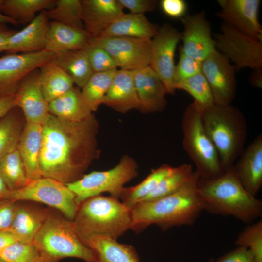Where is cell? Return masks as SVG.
<instances>
[{
    "label": "cell",
    "instance_id": "16",
    "mask_svg": "<svg viewBox=\"0 0 262 262\" xmlns=\"http://www.w3.org/2000/svg\"><path fill=\"white\" fill-rule=\"evenodd\" d=\"M221 10L216 15L224 23L249 37L262 41L258 20L260 0H218Z\"/></svg>",
    "mask_w": 262,
    "mask_h": 262
},
{
    "label": "cell",
    "instance_id": "7",
    "mask_svg": "<svg viewBox=\"0 0 262 262\" xmlns=\"http://www.w3.org/2000/svg\"><path fill=\"white\" fill-rule=\"evenodd\" d=\"M202 109L195 102L185 109L182 121L183 147L194 163L200 179L210 180L224 171L218 152L204 128Z\"/></svg>",
    "mask_w": 262,
    "mask_h": 262
},
{
    "label": "cell",
    "instance_id": "5",
    "mask_svg": "<svg viewBox=\"0 0 262 262\" xmlns=\"http://www.w3.org/2000/svg\"><path fill=\"white\" fill-rule=\"evenodd\" d=\"M204 128L215 146L224 171L232 167L244 149L247 126L236 107L213 103L202 110Z\"/></svg>",
    "mask_w": 262,
    "mask_h": 262
},
{
    "label": "cell",
    "instance_id": "51",
    "mask_svg": "<svg viewBox=\"0 0 262 262\" xmlns=\"http://www.w3.org/2000/svg\"><path fill=\"white\" fill-rule=\"evenodd\" d=\"M11 190L0 175V200L5 199Z\"/></svg>",
    "mask_w": 262,
    "mask_h": 262
},
{
    "label": "cell",
    "instance_id": "49",
    "mask_svg": "<svg viewBox=\"0 0 262 262\" xmlns=\"http://www.w3.org/2000/svg\"><path fill=\"white\" fill-rule=\"evenodd\" d=\"M6 24L0 22V53L4 51V47L7 40L17 31L10 29Z\"/></svg>",
    "mask_w": 262,
    "mask_h": 262
},
{
    "label": "cell",
    "instance_id": "25",
    "mask_svg": "<svg viewBox=\"0 0 262 262\" xmlns=\"http://www.w3.org/2000/svg\"><path fill=\"white\" fill-rule=\"evenodd\" d=\"M159 28L144 14H124L111 24L100 36L129 37L151 39Z\"/></svg>",
    "mask_w": 262,
    "mask_h": 262
},
{
    "label": "cell",
    "instance_id": "28",
    "mask_svg": "<svg viewBox=\"0 0 262 262\" xmlns=\"http://www.w3.org/2000/svg\"><path fill=\"white\" fill-rule=\"evenodd\" d=\"M48 108L50 114L71 122L82 121L92 114L78 87H73L49 103Z\"/></svg>",
    "mask_w": 262,
    "mask_h": 262
},
{
    "label": "cell",
    "instance_id": "11",
    "mask_svg": "<svg viewBox=\"0 0 262 262\" xmlns=\"http://www.w3.org/2000/svg\"><path fill=\"white\" fill-rule=\"evenodd\" d=\"M90 41L106 50L120 69L134 71L150 65L151 39L99 36Z\"/></svg>",
    "mask_w": 262,
    "mask_h": 262
},
{
    "label": "cell",
    "instance_id": "15",
    "mask_svg": "<svg viewBox=\"0 0 262 262\" xmlns=\"http://www.w3.org/2000/svg\"><path fill=\"white\" fill-rule=\"evenodd\" d=\"M180 21L184 30L181 33L182 46L180 49L188 56L202 62L216 50L205 13L186 15Z\"/></svg>",
    "mask_w": 262,
    "mask_h": 262
},
{
    "label": "cell",
    "instance_id": "18",
    "mask_svg": "<svg viewBox=\"0 0 262 262\" xmlns=\"http://www.w3.org/2000/svg\"><path fill=\"white\" fill-rule=\"evenodd\" d=\"M81 2L84 29L91 38L100 36L124 14L118 0H81Z\"/></svg>",
    "mask_w": 262,
    "mask_h": 262
},
{
    "label": "cell",
    "instance_id": "27",
    "mask_svg": "<svg viewBox=\"0 0 262 262\" xmlns=\"http://www.w3.org/2000/svg\"><path fill=\"white\" fill-rule=\"evenodd\" d=\"M48 210L17 204L10 230L18 241L33 243L47 218Z\"/></svg>",
    "mask_w": 262,
    "mask_h": 262
},
{
    "label": "cell",
    "instance_id": "39",
    "mask_svg": "<svg viewBox=\"0 0 262 262\" xmlns=\"http://www.w3.org/2000/svg\"><path fill=\"white\" fill-rule=\"evenodd\" d=\"M1 262H45L33 243L16 241L6 248L0 255Z\"/></svg>",
    "mask_w": 262,
    "mask_h": 262
},
{
    "label": "cell",
    "instance_id": "30",
    "mask_svg": "<svg viewBox=\"0 0 262 262\" xmlns=\"http://www.w3.org/2000/svg\"><path fill=\"white\" fill-rule=\"evenodd\" d=\"M55 0H0V13L18 24L27 25L36 16V14L52 8Z\"/></svg>",
    "mask_w": 262,
    "mask_h": 262
},
{
    "label": "cell",
    "instance_id": "2",
    "mask_svg": "<svg viewBox=\"0 0 262 262\" xmlns=\"http://www.w3.org/2000/svg\"><path fill=\"white\" fill-rule=\"evenodd\" d=\"M199 179L194 171L190 179L175 192L138 203L131 209V229L140 232L154 224L164 231L174 227L193 225L204 210L197 190Z\"/></svg>",
    "mask_w": 262,
    "mask_h": 262
},
{
    "label": "cell",
    "instance_id": "3",
    "mask_svg": "<svg viewBox=\"0 0 262 262\" xmlns=\"http://www.w3.org/2000/svg\"><path fill=\"white\" fill-rule=\"evenodd\" d=\"M197 190L204 210L211 213L232 216L248 224L262 215V201L245 189L233 166L214 178L199 179Z\"/></svg>",
    "mask_w": 262,
    "mask_h": 262
},
{
    "label": "cell",
    "instance_id": "54",
    "mask_svg": "<svg viewBox=\"0 0 262 262\" xmlns=\"http://www.w3.org/2000/svg\"><path fill=\"white\" fill-rule=\"evenodd\" d=\"M60 262V261H59V262Z\"/></svg>",
    "mask_w": 262,
    "mask_h": 262
},
{
    "label": "cell",
    "instance_id": "26",
    "mask_svg": "<svg viewBox=\"0 0 262 262\" xmlns=\"http://www.w3.org/2000/svg\"><path fill=\"white\" fill-rule=\"evenodd\" d=\"M84 242L93 251L98 262H141L135 248L131 245L99 235L91 237Z\"/></svg>",
    "mask_w": 262,
    "mask_h": 262
},
{
    "label": "cell",
    "instance_id": "10",
    "mask_svg": "<svg viewBox=\"0 0 262 262\" xmlns=\"http://www.w3.org/2000/svg\"><path fill=\"white\" fill-rule=\"evenodd\" d=\"M216 48L234 64L235 69L262 68V41L254 39L223 23L215 36Z\"/></svg>",
    "mask_w": 262,
    "mask_h": 262
},
{
    "label": "cell",
    "instance_id": "14",
    "mask_svg": "<svg viewBox=\"0 0 262 262\" xmlns=\"http://www.w3.org/2000/svg\"><path fill=\"white\" fill-rule=\"evenodd\" d=\"M235 67L229 59L216 50L201 62V72L210 86L214 102L229 105L236 89Z\"/></svg>",
    "mask_w": 262,
    "mask_h": 262
},
{
    "label": "cell",
    "instance_id": "21",
    "mask_svg": "<svg viewBox=\"0 0 262 262\" xmlns=\"http://www.w3.org/2000/svg\"><path fill=\"white\" fill-rule=\"evenodd\" d=\"M134 83L140 102L139 110L144 113L163 111L166 105L167 94L161 79L150 66L134 70Z\"/></svg>",
    "mask_w": 262,
    "mask_h": 262
},
{
    "label": "cell",
    "instance_id": "53",
    "mask_svg": "<svg viewBox=\"0 0 262 262\" xmlns=\"http://www.w3.org/2000/svg\"><path fill=\"white\" fill-rule=\"evenodd\" d=\"M208 262H214V260L213 258L210 259Z\"/></svg>",
    "mask_w": 262,
    "mask_h": 262
},
{
    "label": "cell",
    "instance_id": "37",
    "mask_svg": "<svg viewBox=\"0 0 262 262\" xmlns=\"http://www.w3.org/2000/svg\"><path fill=\"white\" fill-rule=\"evenodd\" d=\"M47 14L52 21L84 29L81 0H57Z\"/></svg>",
    "mask_w": 262,
    "mask_h": 262
},
{
    "label": "cell",
    "instance_id": "20",
    "mask_svg": "<svg viewBox=\"0 0 262 262\" xmlns=\"http://www.w3.org/2000/svg\"><path fill=\"white\" fill-rule=\"evenodd\" d=\"M49 23L47 11L40 12L32 22L8 39L4 51L6 54L24 53L45 50Z\"/></svg>",
    "mask_w": 262,
    "mask_h": 262
},
{
    "label": "cell",
    "instance_id": "35",
    "mask_svg": "<svg viewBox=\"0 0 262 262\" xmlns=\"http://www.w3.org/2000/svg\"><path fill=\"white\" fill-rule=\"evenodd\" d=\"M0 175L11 191L22 188L30 181L17 148L0 160Z\"/></svg>",
    "mask_w": 262,
    "mask_h": 262
},
{
    "label": "cell",
    "instance_id": "50",
    "mask_svg": "<svg viewBox=\"0 0 262 262\" xmlns=\"http://www.w3.org/2000/svg\"><path fill=\"white\" fill-rule=\"evenodd\" d=\"M250 82L252 86L255 88H262V69H255L250 78Z\"/></svg>",
    "mask_w": 262,
    "mask_h": 262
},
{
    "label": "cell",
    "instance_id": "45",
    "mask_svg": "<svg viewBox=\"0 0 262 262\" xmlns=\"http://www.w3.org/2000/svg\"><path fill=\"white\" fill-rule=\"evenodd\" d=\"M214 262H254V259L250 250L238 246L214 260Z\"/></svg>",
    "mask_w": 262,
    "mask_h": 262
},
{
    "label": "cell",
    "instance_id": "42",
    "mask_svg": "<svg viewBox=\"0 0 262 262\" xmlns=\"http://www.w3.org/2000/svg\"><path fill=\"white\" fill-rule=\"evenodd\" d=\"M200 72L201 62L188 56L180 49L179 60L174 69V86L180 82Z\"/></svg>",
    "mask_w": 262,
    "mask_h": 262
},
{
    "label": "cell",
    "instance_id": "52",
    "mask_svg": "<svg viewBox=\"0 0 262 262\" xmlns=\"http://www.w3.org/2000/svg\"><path fill=\"white\" fill-rule=\"evenodd\" d=\"M0 22L10 24L15 26L19 25L17 22L0 13Z\"/></svg>",
    "mask_w": 262,
    "mask_h": 262
},
{
    "label": "cell",
    "instance_id": "44",
    "mask_svg": "<svg viewBox=\"0 0 262 262\" xmlns=\"http://www.w3.org/2000/svg\"><path fill=\"white\" fill-rule=\"evenodd\" d=\"M160 7L167 16L173 18H181L185 15L188 6L183 0H162Z\"/></svg>",
    "mask_w": 262,
    "mask_h": 262
},
{
    "label": "cell",
    "instance_id": "17",
    "mask_svg": "<svg viewBox=\"0 0 262 262\" xmlns=\"http://www.w3.org/2000/svg\"><path fill=\"white\" fill-rule=\"evenodd\" d=\"M14 96L16 106L22 112L26 123L42 125L49 114V103L41 90L38 68L22 80Z\"/></svg>",
    "mask_w": 262,
    "mask_h": 262
},
{
    "label": "cell",
    "instance_id": "55",
    "mask_svg": "<svg viewBox=\"0 0 262 262\" xmlns=\"http://www.w3.org/2000/svg\"><path fill=\"white\" fill-rule=\"evenodd\" d=\"M0 262H1L0 261Z\"/></svg>",
    "mask_w": 262,
    "mask_h": 262
},
{
    "label": "cell",
    "instance_id": "4",
    "mask_svg": "<svg viewBox=\"0 0 262 262\" xmlns=\"http://www.w3.org/2000/svg\"><path fill=\"white\" fill-rule=\"evenodd\" d=\"M73 222L83 242L98 235L117 240L131 229L132 211L118 198L99 195L79 204Z\"/></svg>",
    "mask_w": 262,
    "mask_h": 262
},
{
    "label": "cell",
    "instance_id": "43",
    "mask_svg": "<svg viewBox=\"0 0 262 262\" xmlns=\"http://www.w3.org/2000/svg\"><path fill=\"white\" fill-rule=\"evenodd\" d=\"M17 206V202L11 199L0 200V230H10Z\"/></svg>",
    "mask_w": 262,
    "mask_h": 262
},
{
    "label": "cell",
    "instance_id": "38",
    "mask_svg": "<svg viewBox=\"0 0 262 262\" xmlns=\"http://www.w3.org/2000/svg\"><path fill=\"white\" fill-rule=\"evenodd\" d=\"M175 88L189 93L202 110L214 103L210 86L202 72L180 82Z\"/></svg>",
    "mask_w": 262,
    "mask_h": 262
},
{
    "label": "cell",
    "instance_id": "32",
    "mask_svg": "<svg viewBox=\"0 0 262 262\" xmlns=\"http://www.w3.org/2000/svg\"><path fill=\"white\" fill-rule=\"evenodd\" d=\"M54 60L72 78L79 88H82L93 72L84 49L58 54Z\"/></svg>",
    "mask_w": 262,
    "mask_h": 262
},
{
    "label": "cell",
    "instance_id": "8",
    "mask_svg": "<svg viewBox=\"0 0 262 262\" xmlns=\"http://www.w3.org/2000/svg\"><path fill=\"white\" fill-rule=\"evenodd\" d=\"M137 174L136 162L131 157L125 155L114 168L106 171L91 172L66 185L74 194L79 205L89 198L105 192L119 199L124 184Z\"/></svg>",
    "mask_w": 262,
    "mask_h": 262
},
{
    "label": "cell",
    "instance_id": "1",
    "mask_svg": "<svg viewBox=\"0 0 262 262\" xmlns=\"http://www.w3.org/2000/svg\"><path fill=\"white\" fill-rule=\"evenodd\" d=\"M98 127L93 114L82 121L71 122L49 113L42 125L39 165L42 177L66 185L82 177L99 157Z\"/></svg>",
    "mask_w": 262,
    "mask_h": 262
},
{
    "label": "cell",
    "instance_id": "41",
    "mask_svg": "<svg viewBox=\"0 0 262 262\" xmlns=\"http://www.w3.org/2000/svg\"><path fill=\"white\" fill-rule=\"evenodd\" d=\"M93 73L104 72L117 69L111 55L102 48L94 44L90 40L84 49Z\"/></svg>",
    "mask_w": 262,
    "mask_h": 262
},
{
    "label": "cell",
    "instance_id": "40",
    "mask_svg": "<svg viewBox=\"0 0 262 262\" xmlns=\"http://www.w3.org/2000/svg\"><path fill=\"white\" fill-rule=\"evenodd\" d=\"M235 245L250 250L253 255L254 262H262V219L246 226L238 234Z\"/></svg>",
    "mask_w": 262,
    "mask_h": 262
},
{
    "label": "cell",
    "instance_id": "19",
    "mask_svg": "<svg viewBox=\"0 0 262 262\" xmlns=\"http://www.w3.org/2000/svg\"><path fill=\"white\" fill-rule=\"evenodd\" d=\"M245 189L255 196L262 185V135L259 134L244 149L233 165Z\"/></svg>",
    "mask_w": 262,
    "mask_h": 262
},
{
    "label": "cell",
    "instance_id": "12",
    "mask_svg": "<svg viewBox=\"0 0 262 262\" xmlns=\"http://www.w3.org/2000/svg\"><path fill=\"white\" fill-rule=\"evenodd\" d=\"M58 54L45 49L40 51L9 53L0 57V98L14 95L22 80Z\"/></svg>",
    "mask_w": 262,
    "mask_h": 262
},
{
    "label": "cell",
    "instance_id": "33",
    "mask_svg": "<svg viewBox=\"0 0 262 262\" xmlns=\"http://www.w3.org/2000/svg\"><path fill=\"white\" fill-rule=\"evenodd\" d=\"M173 167L167 164H163L152 170L151 173L138 184L124 187L119 197L122 202L131 210L155 189L161 180L172 171Z\"/></svg>",
    "mask_w": 262,
    "mask_h": 262
},
{
    "label": "cell",
    "instance_id": "31",
    "mask_svg": "<svg viewBox=\"0 0 262 262\" xmlns=\"http://www.w3.org/2000/svg\"><path fill=\"white\" fill-rule=\"evenodd\" d=\"M21 109L12 108L0 118V160L17 147V145L26 123Z\"/></svg>",
    "mask_w": 262,
    "mask_h": 262
},
{
    "label": "cell",
    "instance_id": "6",
    "mask_svg": "<svg viewBox=\"0 0 262 262\" xmlns=\"http://www.w3.org/2000/svg\"><path fill=\"white\" fill-rule=\"evenodd\" d=\"M33 243L45 262H59L68 257L98 262L93 251L79 235L73 221L49 212Z\"/></svg>",
    "mask_w": 262,
    "mask_h": 262
},
{
    "label": "cell",
    "instance_id": "29",
    "mask_svg": "<svg viewBox=\"0 0 262 262\" xmlns=\"http://www.w3.org/2000/svg\"><path fill=\"white\" fill-rule=\"evenodd\" d=\"M38 69L41 90L48 103L74 87L72 78L54 59L45 63Z\"/></svg>",
    "mask_w": 262,
    "mask_h": 262
},
{
    "label": "cell",
    "instance_id": "13",
    "mask_svg": "<svg viewBox=\"0 0 262 262\" xmlns=\"http://www.w3.org/2000/svg\"><path fill=\"white\" fill-rule=\"evenodd\" d=\"M181 33L170 25L165 24L159 28L151 39L150 66L158 75L167 94H174V57Z\"/></svg>",
    "mask_w": 262,
    "mask_h": 262
},
{
    "label": "cell",
    "instance_id": "9",
    "mask_svg": "<svg viewBox=\"0 0 262 262\" xmlns=\"http://www.w3.org/2000/svg\"><path fill=\"white\" fill-rule=\"evenodd\" d=\"M5 199L42 203L58 210L71 221L79 206L74 194L66 185L47 177L30 180L22 188L11 191Z\"/></svg>",
    "mask_w": 262,
    "mask_h": 262
},
{
    "label": "cell",
    "instance_id": "48",
    "mask_svg": "<svg viewBox=\"0 0 262 262\" xmlns=\"http://www.w3.org/2000/svg\"><path fill=\"white\" fill-rule=\"evenodd\" d=\"M17 240L10 230H0V255L3 251Z\"/></svg>",
    "mask_w": 262,
    "mask_h": 262
},
{
    "label": "cell",
    "instance_id": "22",
    "mask_svg": "<svg viewBox=\"0 0 262 262\" xmlns=\"http://www.w3.org/2000/svg\"><path fill=\"white\" fill-rule=\"evenodd\" d=\"M134 72V70H117L105 96L103 104L122 113L133 109H139Z\"/></svg>",
    "mask_w": 262,
    "mask_h": 262
},
{
    "label": "cell",
    "instance_id": "24",
    "mask_svg": "<svg viewBox=\"0 0 262 262\" xmlns=\"http://www.w3.org/2000/svg\"><path fill=\"white\" fill-rule=\"evenodd\" d=\"M42 136V125L26 123L17 145L27 177L30 180L42 177L39 165Z\"/></svg>",
    "mask_w": 262,
    "mask_h": 262
},
{
    "label": "cell",
    "instance_id": "34",
    "mask_svg": "<svg viewBox=\"0 0 262 262\" xmlns=\"http://www.w3.org/2000/svg\"><path fill=\"white\" fill-rule=\"evenodd\" d=\"M117 70L93 73L82 88V96L92 112L96 111L103 104L105 96Z\"/></svg>",
    "mask_w": 262,
    "mask_h": 262
},
{
    "label": "cell",
    "instance_id": "36",
    "mask_svg": "<svg viewBox=\"0 0 262 262\" xmlns=\"http://www.w3.org/2000/svg\"><path fill=\"white\" fill-rule=\"evenodd\" d=\"M193 172L192 166L189 164L174 167L172 171L142 201L155 200L175 192L190 179Z\"/></svg>",
    "mask_w": 262,
    "mask_h": 262
},
{
    "label": "cell",
    "instance_id": "47",
    "mask_svg": "<svg viewBox=\"0 0 262 262\" xmlns=\"http://www.w3.org/2000/svg\"><path fill=\"white\" fill-rule=\"evenodd\" d=\"M16 106L14 95L8 94L0 98V118Z\"/></svg>",
    "mask_w": 262,
    "mask_h": 262
},
{
    "label": "cell",
    "instance_id": "23",
    "mask_svg": "<svg viewBox=\"0 0 262 262\" xmlns=\"http://www.w3.org/2000/svg\"><path fill=\"white\" fill-rule=\"evenodd\" d=\"M90 39L84 29L51 21L47 29L45 49L57 54L82 49Z\"/></svg>",
    "mask_w": 262,
    "mask_h": 262
},
{
    "label": "cell",
    "instance_id": "46",
    "mask_svg": "<svg viewBox=\"0 0 262 262\" xmlns=\"http://www.w3.org/2000/svg\"><path fill=\"white\" fill-rule=\"evenodd\" d=\"M124 8H127L131 13L144 14L155 10L157 1L154 0H118Z\"/></svg>",
    "mask_w": 262,
    "mask_h": 262
}]
</instances>
